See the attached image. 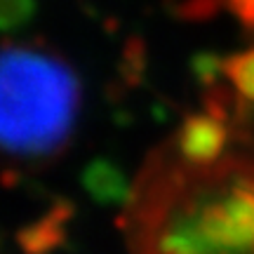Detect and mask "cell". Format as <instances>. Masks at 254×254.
Returning a JSON list of instances; mask_svg holds the SVG:
<instances>
[{"label": "cell", "mask_w": 254, "mask_h": 254, "mask_svg": "<svg viewBox=\"0 0 254 254\" xmlns=\"http://www.w3.org/2000/svg\"><path fill=\"white\" fill-rule=\"evenodd\" d=\"M125 228L132 254H254V153L172 139L141 170Z\"/></svg>", "instance_id": "cell-1"}, {"label": "cell", "mask_w": 254, "mask_h": 254, "mask_svg": "<svg viewBox=\"0 0 254 254\" xmlns=\"http://www.w3.org/2000/svg\"><path fill=\"white\" fill-rule=\"evenodd\" d=\"M80 87L59 57L36 47L0 50V153L36 160L66 144Z\"/></svg>", "instance_id": "cell-2"}, {"label": "cell", "mask_w": 254, "mask_h": 254, "mask_svg": "<svg viewBox=\"0 0 254 254\" xmlns=\"http://www.w3.org/2000/svg\"><path fill=\"white\" fill-rule=\"evenodd\" d=\"M228 75L236 82L240 94L254 99V52L238 55L233 62L228 64Z\"/></svg>", "instance_id": "cell-3"}, {"label": "cell", "mask_w": 254, "mask_h": 254, "mask_svg": "<svg viewBox=\"0 0 254 254\" xmlns=\"http://www.w3.org/2000/svg\"><path fill=\"white\" fill-rule=\"evenodd\" d=\"M226 2L236 12V17L254 31V0H226Z\"/></svg>", "instance_id": "cell-4"}]
</instances>
